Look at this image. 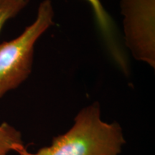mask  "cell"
<instances>
[{
  "mask_svg": "<svg viewBox=\"0 0 155 155\" xmlns=\"http://www.w3.org/2000/svg\"><path fill=\"white\" fill-rule=\"evenodd\" d=\"M29 0H0V32L5 23L28 5Z\"/></svg>",
  "mask_w": 155,
  "mask_h": 155,
  "instance_id": "cell-5",
  "label": "cell"
},
{
  "mask_svg": "<svg viewBox=\"0 0 155 155\" xmlns=\"http://www.w3.org/2000/svg\"><path fill=\"white\" fill-rule=\"evenodd\" d=\"M51 0L39 5L36 18L17 38L0 44V98L17 88L32 72L34 48L38 39L55 25Z\"/></svg>",
  "mask_w": 155,
  "mask_h": 155,
  "instance_id": "cell-2",
  "label": "cell"
},
{
  "mask_svg": "<svg viewBox=\"0 0 155 155\" xmlns=\"http://www.w3.org/2000/svg\"><path fill=\"white\" fill-rule=\"evenodd\" d=\"M126 141L121 127L116 122L101 119L98 102L83 108L68 131L54 137L51 144L35 153L25 147L15 151L19 155H119Z\"/></svg>",
  "mask_w": 155,
  "mask_h": 155,
  "instance_id": "cell-1",
  "label": "cell"
},
{
  "mask_svg": "<svg viewBox=\"0 0 155 155\" xmlns=\"http://www.w3.org/2000/svg\"><path fill=\"white\" fill-rule=\"evenodd\" d=\"M22 147L25 145L20 131L6 122L0 124V155H8Z\"/></svg>",
  "mask_w": 155,
  "mask_h": 155,
  "instance_id": "cell-4",
  "label": "cell"
},
{
  "mask_svg": "<svg viewBox=\"0 0 155 155\" xmlns=\"http://www.w3.org/2000/svg\"><path fill=\"white\" fill-rule=\"evenodd\" d=\"M125 45L137 61L155 68V0H121Z\"/></svg>",
  "mask_w": 155,
  "mask_h": 155,
  "instance_id": "cell-3",
  "label": "cell"
},
{
  "mask_svg": "<svg viewBox=\"0 0 155 155\" xmlns=\"http://www.w3.org/2000/svg\"><path fill=\"white\" fill-rule=\"evenodd\" d=\"M91 5L93 10H94L95 17L98 21V24L101 26V28L104 32H107L108 30V15L106 14L105 9L103 7L101 0H86Z\"/></svg>",
  "mask_w": 155,
  "mask_h": 155,
  "instance_id": "cell-6",
  "label": "cell"
}]
</instances>
